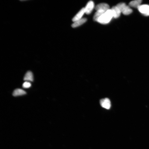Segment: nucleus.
Here are the masks:
<instances>
[{
	"label": "nucleus",
	"mask_w": 149,
	"mask_h": 149,
	"mask_svg": "<svg viewBox=\"0 0 149 149\" xmlns=\"http://www.w3.org/2000/svg\"><path fill=\"white\" fill-rule=\"evenodd\" d=\"M100 104L102 107L106 109H109L111 107L110 101L108 98L101 100Z\"/></svg>",
	"instance_id": "20e7f679"
},
{
	"label": "nucleus",
	"mask_w": 149,
	"mask_h": 149,
	"mask_svg": "<svg viewBox=\"0 0 149 149\" xmlns=\"http://www.w3.org/2000/svg\"><path fill=\"white\" fill-rule=\"evenodd\" d=\"M111 9L113 13V18H117L119 17L121 12L116 6L113 7Z\"/></svg>",
	"instance_id": "6e6552de"
},
{
	"label": "nucleus",
	"mask_w": 149,
	"mask_h": 149,
	"mask_svg": "<svg viewBox=\"0 0 149 149\" xmlns=\"http://www.w3.org/2000/svg\"><path fill=\"white\" fill-rule=\"evenodd\" d=\"M26 94V92L24 90L21 89H15L13 93V95L14 96L24 95Z\"/></svg>",
	"instance_id": "9d476101"
},
{
	"label": "nucleus",
	"mask_w": 149,
	"mask_h": 149,
	"mask_svg": "<svg viewBox=\"0 0 149 149\" xmlns=\"http://www.w3.org/2000/svg\"><path fill=\"white\" fill-rule=\"evenodd\" d=\"M31 84L30 83L26 82L23 83L22 85V87L25 89H28L31 87Z\"/></svg>",
	"instance_id": "4468645a"
},
{
	"label": "nucleus",
	"mask_w": 149,
	"mask_h": 149,
	"mask_svg": "<svg viewBox=\"0 0 149 149\" xmlns=\"http://www.w3.org/2000/svg\"><path fill=\"white\" fill-rule=\"evenodd\" d=\"M138 10L145 16H149V5H141L138 8Z\"/></svg>",
	"instance_id": "7ed1b4c3"
},
{
	"label": "nucleus",
	"mask_w": 149,
	"mask_h": 149,
	"mask_svg": "<svg viewBox=\"0 0 149 149\" xmlns=\"http://www.w3.org/2000/svg\"><path fill=\"white\" fill-rule=\"evenodd\" d=\"M87 20L86 18H82L74 22L72 24V26L73 28H76L83 24L87 21Z\"/></svg>",
	"instance_id": "1a4fd4ad"
},
{
	"label": "nucleus",
	"mask_w": 149,
	"mask_h": 149,
	"mask_svg": "<svg viewBox=\"0 0 149 149\" xmlns=\"http://www.w3.org/2000/svg\"><path fill=\"white\" fill-rule=\"evenodd\" d=\"M94 6V3L93 1H90L88 2L85 8H84L85 13L87 15L90 14L93 10Z\"/></svg>",
	"instance_id": "39448f33"
},
{
	"label": "nucleus",
	"mask_w": 149,
	"mask_h": 149,
	"mask_svg": "<svg viewBox=\"0 0 149 149\" xmlns=\"http://www.w3.org/2000/svg\"><path fill=\"white\" fill-rule=\"evenodd\" d=\"M23 80L24 81L33 82V75L32 73L30 71H28L25 74Z\"/></svg>",
	"instance_id": "9b49d317"
},
{
	"label": "nucleus",
	"mask_w": 149,
	"mask_h": 149,
	"mask_svg": "<svg viewBox=\"0 0 149 149\" xmlns=\"http://www.w3.org/2000/svg\"><path fill=\"white\" fill-rule=\"evenodd\" d=\"M85 13L84 8L81 9L80 10L77 14L72 19V21L74 22L82 19V16Z\"/></svg>",
	"instance_id": "0eeeda50"
},
{
	"label": "nucleus",
	"mask_w": 149,
	"mask_h": 149,
	"mask_svg": "<svg viewBox=\"0 0 149 149\" xmlns=\"http://www.w3.org/2000/svg\"><path fill=\"white\" fill-rule=\"evenodd\" d=\"M96 11L102 10L106 12L110 9V7L109 5L106 3H101L96 5L95 8Z\"/></svg>",
	"instance_id": "423d86ee"
},
{
	"label": "nucleus",
	"mask_w": 149,
	"mask_h": 149,
	"mask_svg": "<svg viewBox=\"0 0 149 149\" xmlns=\"http://www.w3.org/2000/svg\"><path fill=\"white\" fill-rule=\"evenodd\" d=\"M116 6L119 9L121 13L125 15H129L133 12L130 6L127 5L124 3H120Z\"/></svg>",
	"instance_id": "f03ea898"
},
{
	"label": "nucleus",
	"mask_w": 149,
	"mask_h": 149,
	"mask_svg": "<svg viewBox=\"0 0 149 149\" xmlns=\"http://www.w3.org/2000/svg\"><path fill=\"white\" fill-rule=\"evenodd\" d=\"M141 0H135L130 2L129 3V6L132 7L138 8L141 5Z\"/></svg>",
	"instance_id": "f8f14e48"
},
{
	"label": "nucleus",
	"mask_w": 149,
	"mask_h": 149,
	"mask_svg": "<svg viewBox=\"0 0 149 149\" xmlns=\"http://www.w3.org/2000/svg\"><path fill=\"white\" fill-rule=\"evenodd\" d=\"M105 12L102 10L97 11L94 16V21L97 22L98 19Z\"/></svg>",
	"instance_id": "ddd939ff"
},
{
	"label": "nucleus",
	"mask_w": 149,
	"mask_h": 149,
	"mask_svg": "<svg viewBox=\"0 0 149 149\" xmlns=\"http://www.w3.org/2000/svg\"><path fill=\"white\" fill-rule=\"evenodd\" d=\"M113 18L112 11L111 9L108 10L102 15L98 20L97 22L102 24H106L109 23Z\"/></svg>",
	"instance_id": "f257e3e1"
}]
</instances>
